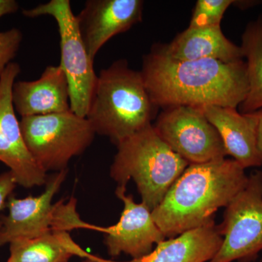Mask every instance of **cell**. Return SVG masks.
Segmentation results:
<instances>
[{
  "label": "cell",
  "mask_w": 262,
  "mask_h": 262,
  "mask_svg": "<svg viewBox=\"0 0 262 262\" xmlns=\"http://www.w3.org/2000/svg\"><path fill=\"white\" fill-rule=\"evenodd\" d=\"M141 73L157 107L212 105L237 108L248 92L244 60L175 61L155 46L144 56Z\"/></svg>",
  "instance_id": "obj_1"
},
{
  "label": "cell",
  "mask_w": 262,
  "mask_h": 262,
  "mask_svg": "<svg viewBox=\"0 0 262 262\" xmlns=\"http://www.w3.org/2000/svg\"><path fill=\"white\" fill-rule=\"evenodd\" d=\"M245 169L233 159L191 164L151 211L165 237L173 238L214 222V214L247 184Z\"/></svg>",
  "instance_id": "obj_2"
},
{
  "label": "cell",
  "mask_w": 262,
  "mask_h": 262,
  "mask_svg": "<svg viewBox=\"0 0 262 262\" xmlns=\"http://www.w3.org/2000/svg\"><path fill=\"white\" fill-rule=\"evenodd\" d=\"M157 108L141 72L130 69L126 60H118L98 75L86 118L96 134L117 145L151 125Z\"/></svg>",
  "instance_id": "obj_3"
},
{
  "label": "cell",
  "mask_w": 262,
  "mask_h": 262,
  "mask_svg": "<svg viewBox=\"0 0 262 262\" xmlns=\"http://www.w3.org/2000/svg\"><path fill=\"white\" fill-rule=\"evenodd\" d=\"M110 176L118 186L126 187L133 179L142 203L152 211L168 189L189 165L170 149L152 125L117 145Z\"/></svg>",
  "instance_id": "obj_4"
},
{
  "label": "cell",
  "mask_w": 262,
  "mask_h": 262,
  "mask_svg": "<svg viewBox=\"0 0 262 262\" xmlns=\"http://www.w3.org/2000/svg\"><path fill=\"white\" fill-rule=\"evenodd\" d=\"M68 170L55 174L46 183L40 195L18 199L11 194L6 203L8 214L1 216L0 246L15 241L40 237L55 231L70 232L75 229H88L103 232V227L86 223L77 211V200L71 198L67 203L52 201L67 177Z\"/></svg>",
  "instance_id": "obj_5"
},
{
  "label": "cell",
  "mask_w": 262,
  "mask_h": 262,
  "mask_svg": "<svg viewBox=\"0 0 262 262\" xmlns=\"http://www.w3.org/2000/svg\"><path fill=\"white\" fill-rule=\"evenodd\" d=\"M20 126L29 151L46 173L67 169L72 158L82 155L96 135L89 120L72 110L23 117Z\"/></svg>",
  "instance_id": "obj_6"
},
{
  "label": "cell",
  "mask_w": 262,
  "mask_h": 262,
  "mask_svg": "<svg viewBox=\"0 0 262 262\" xmlns=\"http://www.w3.org/2000/svg\"><path fill=\"white\" fill-rule=\"evenodd\" d=\"M27 18L49 15L56 20L60 36L61 67L70 93L71 110L86 117L98 75L77 27L70 0H51L31 9H24Z\"/></svg>",
  "instance_id": "obj_7"
},
{
  "label": "cell",
  "mask_w": 262,
  "mask_h": 262,
  "mask_svg": "<svg viewBox=\"0 0 262 262\" xmlns=\"http://www.w3.org/2000/svg\"><path fill=\"white\" fill-rule=\"evenodd\" d=\"M223 237L209 262H254L262 251V172L248 177L247 184L225 207L218 225Z\"/></svg>",
  "instance_id": "obj_8"
},
{
  "label": "cell",
  "mask_w": 262,
  "mask_h": 262,
  "mask_svg": "<svg viewBox=\"0 0 262 262\" xmlns=\"http://www.w3.org/2000/svg\"><path fill=\"white\" fill-rule=\"evenodd\" d=\"M153 127L167 145L189 165L224 159L227 155L220 134L199 107L165 108Z\"/></svg>",
  "instance_id": "obj_9"
},
{
  "label": "cell",
  "mask_w": 262,
  "mask_h": 262,
  "mask_svg": "<svg viewBox=\"0 0 262 262\" xmlns=\"http://www.w3.org/2000/svg\"><path fill=\"white\" fill-rule=\"evenodd\" d=\"M20 72L18 63L11 62L0 74V162L10 168L18 185L39 187L47 183V173L26 144L12 100L13 84Z\"/></svg>",
  "instance_id": "obj_10"
},
{
  "label": "cell",
  "mask_w": 262,
  "mask_h": 262,
  "mask_svg": "<svg viewBox=\"0 0 262 262\" xmlns=\"http://www.w3.org/2000/svg\"><path fill=\"white\" fill-rule=\"evenodd\" d=\"M115 194L124 208L116 225L103 227L108 254L117 257L123 253L132 260L147 256L155 245L166 237L153 220L151 211L144 203H136L131 194H127L126 187L117 186Z\"/></svg>",
  "instance_id": "obj_11"
},
{
  "label": "cell",
  "mask_w": 262,
  "mask_h": 262,
  "mask_svg": "<svg viewBox=\"0 0 262 262\" xmlns=\"http://www.w3.org/2000/svg\"><path fill=\"white\" fill-rule=\"evenodd\" d=\"M141 0H89L76 15L81 37L91 59L114 36L142 20Z\"/></svg>",
  "instance_id": "obj_12"
},
{
  "label": "cell",
  "mask_w": 262,
  "mask_h": 262,
  "mask_svg": "<svg viewBox=\"0 0 262 262\" xmlns=\"http://www.w3.org/2000/svg\"><path fill=\"white\" fill-rule=\"evenodd\" d=\"M12 100L15 113L21 117L71 110L68 81L59 65L46 67L37 80L15 82Z\"/></svg>",
  "instance_id": "obj_13"
},
{
  "label": "cell",
  "mask_w": 262,
  "mask_h": 262,
  "mask_svg": "<svg viewBox=\"0 0 262 262\" xmlns=\"http://www.w3.org/2000/svg\"><path fill=\"white\" fill-rule=\"evenodd\" d=\"M199 108L220 134L227 155L244 169L262 165L256 142V120L253 113H239L236 108L212 105Z\"/></svg>",
  "instance_id": "obj_14"
},
{
  "label": "cell",
  "mask_w": 262,
  "mask_h": 262,
  "mask_svg": "<svg viewBox=\"0 0 262 262\" xmlns=\"http://www.w3.org/2000/svg\"><path fill=\"white\" fill-rule=\"evenodd\" d=\"M156 47L165 56L179 61L215 59L228 63L244 58L241 48L225 37L221 27H188L170 44Z\"/></svg>",
  "instance_id": "obj_15"
},
{
  "label": "cell",
  "mask_w": 262,
  "mask_h": 262,
  "mask_svg": "<svg viewBox=\"0 0 262 262\" xmlns=\"http://www.w3.org/2000/svg\"><path fill=\"white\" fill-rule=\"evenodd\" d=\"M223 242L215 222L162 241L149 254L130 262H209Z\"/></svg>",
  "instance_id": "obj_16"
},
{
  "label": "cell",
  "mask_w": 262,
  "mask_h": 262,
  "mask_svg": "<svg viewBox=\"0 0 262 262\" xmlns=\"http://www.w3.org/2000/svg\"><path fill=\"white\" fill-rule=\"evenodd\" d=\"M10 253L7 262H69L74 256L98 262H121L88 253L66 231H55L36 238L15 241L10 244Z\"/></svg>",
  "instance_id": "obj_17"
},
{
  "label": "cell",
  "mask_w": 262,
  "mask_h": 262,
  "mask_svg": "<svg viewBox=\"0 0 262 262\" xmlns=\"http://www.w3.org/2000/svg\"><path fill=\"white\" fill-rule=\"evenodd\" d=\"M241 48L247 59L248 92L239 111L252 113L262 108V14L246 26Z\"/></svg>",
  "instance_id": "obj_18"
},
{
  "label": "cell",
  "mask_w": 262,
  "mask_h": 262,
  "mask_svg": "<svg viewBox=\"0 0 262 262\" xmlns=\"http://www.w3.org/2000/svg\"><path fill=\"white\" fill-rule=\"evenodd\" d=\"M234 3L233 0H198L193 10L189 27H221L225 12Z\"/></svg>",
  "instance_id": "obj_19"
},
{
  "label": "cell",
  "mask_w": 262,
  "mask_h": 262,
  "mask_svg": "<svg viewBox=\"0 0 262 262\" xmlns=\"http://www.w3.org/2000/svg\"><path fill=\"white\" fill-rule=\"evenodd\" d=\"M23 40V34L18 29L0 32V74L14 59Z\"/></svg>",
  "instance_id": "obj_20"
},
{
  "label": "cell",
  "mask_w": 262,
  "mask_h": 262,
  "mask_svg": "<svg viewBox=\"0 0 262 262\" xmlns=\"http://www.w3.org/2000/svg\"><path fill=\"white\" fill-rule=\"evenodd\" d=\"M16 185L14 176L10 170L0 175V212L6 207L7 201ZM1 227L2 220L0 216V229Z\"/></svg>",
  "instance_id": "obj_21"
},
{
  "label": "cell",
  "mask_w": 262,
  "mask_h": 262,
  "mask_svg": "<svg viewBox=\"0 0 262 262\" xmlns=\"http://www.w3.org/2000/svg\"><path fill=\"white\" fill-rule=\"evenodd\" d=\"M18 9V2L15 0H0V18L5 15L15 13Z\"/></svg>",
  "instance_id": "obj_22"
},
{
  "label": "cell",
  "mask_w": 262,
  "mask_h": 262,
  "mask_svg": "<svg viewBox=\"0 0 262 262\" xmlns=\"http://www.w3.org/2000/svg\"><path fill=\"white\" fill-rule=\"evenodd\" d=\"M256 120V142L260 157L262 160V108L252 113Z\"/></svg>",
  "instance_id": "obj_23"
},
{
  "label": "cell",
  "mask_w": 262,
  "mask_h": 262,
  "mask_svg": "<svg viewBox=\"0 0 262 262\" xmlns=\"http://www.w3.org/2000/svg\"><path fill=\"white\" fill-rule=\"evenodd\" d=\"M83 262H98V261H94V260H91V259H85V261H84Z\"/></svg>",
  "instance_id": "obj_24"
},
{
  "label": "cell",
  "mask_w": 262,
  "mask_h": 262,
  "mask_svg": "<svg viewBox=\"0 0 262 262\" xmlns=\"http://www.w3.org/2000/svg\"><path fill=\"white\" fill-rule=\"evenodd\" d=\"M254 262H262V258H261V259H260V260H256V261H254Z\"/></svg>",
  "instance_id": "obj_25"
}]
</instances>
